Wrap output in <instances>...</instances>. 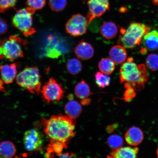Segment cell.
I'll return each mask as SVG.
<instances>
[{
    "mask_svg": "<svg viewBox=\"0 0 158 158\" xmlns=\"http://www.w3.org/2000/svg\"><path fill=\"white\" fill-rule=\"evenodd\" d=\"M44 132L50 143H60L68 147L75 135L74 119L68 115L58 114L41 119Z\"/></svg>",
    "mask_w": 158,
    "mask_h": 158,
    "instance_id": "1",
    "label": "cell"
},
{
    "mask_svg": "<svg viewBox=\"0 0 158 158\" xmlns=\"http://www.w3.org/2000/svg\"><path fill=\"white\" fill-rule=\"evenodd\" d=\"M133 60L132 57H130L121 65L120 70V83H125L126 88L131 87L136 91H139L145 87L149 78L148 74L145 65H137Z\"/></svg>",
    "mask_w": 158,
    "mask_h": 158,
    "instance_id": "2",
    "label": "cell"
},
{
    "mask_svg": "<svg viewBox=\"0 0 158 158\" xmlns=\"http://www.w3.org/2000/svg\"><path fill=\"white\" fill-rule=\"evenodd\" d=\"M150 31L147 25L132 22L127 29H120L118 44L125 48L133 49L140 45L143 37Z\"/></svg>",
    "mask_w": 158,
    "mask_h": 158,
    "instance_id": "3",
    "label": "cell"
},
{
    "mask_svg": "<svg viewBox=\"0 0 158 158\" xmlns=\"http://www.w3.org/2000/svg\"><path fill=\"white\" fill-rule=\"evenodd\" d=\"M40 76L37 67H27L17 75L16 82L19 86L32 94H39L41 90Z\"/></svg>",
    "mask_w": 158,
    "mask_h": 158,
    "instance_id": "4",
    "label": "cell"
},
{
    "mask_svg": "<svg viewBox=\"0 0 158 158\" xmlns=\"http://www.w3.org/2000/svg\"><path fill=\"white\" fill-rule=\"evenodd\" d=\"M17 35H12L9 38L0 39V59L13 61L23 56L22 46L26 44Z\"/></svg>",
    "mask_w": 158,
    "mask_h": 158,
    "instance_id": "5",
    "label": "cell"
},
{
    "mask_svg": "<svg viewBox=\"0 0 158 158\" xmlns=\"http://www.w3.org/2000/svg\"><path fill=\"white\" fill-rule=\"evenodd\" d=\"M35 11L30 7L24 8L19 10L13 18L14 26L25 36L32 35L36 31L33 27V15Z\"/></svg>",
    "mask_w": 158,
    "mask_h": 158,
    "instance_id": "6",
    "label": "cell"
},
{
    "mask_svg": "<svg viewBox=\"0 0 158 158\" xmlns=\"http://www.w3.org/2000/svg\"><path fill=\"white\" fill-rule=\"evenodd\" d=\"M64 92L62 85L53 78L49 79L41 90L43 98L48 103L62 100Z\"/></svg>",
    "mask_w": 158,
    "mask_h": 158,
    "instance_id": "7",
    "label": "cell"
},
{
    "mask_svg": "<svg viewBox=\"0 0 158 158\" xmlns=\"http://www.w3.org/2000/svg\"><path fill=\"white\" fill-rule=\"evenodd\" d=\"M88 23L86 18L80 14L73 15L67 22L65 28L66 32L74 37L84 35L86 32Z\"/></svg>",
    "mask_w": 158,
    "mask_h": 158,
    "instance_id": "8",
    "label": "cell"
},
{
    "mask_svg": "<svg viewBox=\"0 0 158 158\" xmlns=\"http://www.w3.org/2000/svg\"><path fill=\"white\" fill-rule=\"evenodd\" d=\"M88 6L89 11L86 16L88 24L93 20L101 16L106 12L109 10V0H85Z\"/></svg>",
    "mask_w": 158,
    "mask_h": 158,
    "instance_id": "9",
    "label": "cell"
},
{
    "mask_svg": "<svg viewBox=\"0 0 158 158\" xmlns=\"http://www.w3.org/2000/svg\"><path fill=\"white\" fill-rule=\"evenodd\" d=\"M43 142L42 135L36 129L27 130L23 135V144L26 149L29 152L39 151L42 147Z\"/></svg>",
    "mask_w": 158,
    "mask_h": 158,
    "instance_id": "10",
    "label": "cell"
},
{
    "mask_svg": "<svg viewBox=\"0 0 158 158\" xmlns=\"http://www.w3.org/2000/svg\"><path fill=\"white\" fill-rule=\"evenodd\" d=\"M58 41L52 35L48 36L44 49V55L49 58H58L62 55L63 50Z\"/></svg>",
    "mask_w": 158,
    "mask_h": 158,
    "instance_id": "11",
    "label": "cell"
},
{
    "mask_svg": "<svg viewBox=\"0 0 158 158\" xmlns=\"http://www.w3.org/2000/svg\"><path fill=\"white\" fill-rule=\"evenodd\" d=\"M74 52L78 58L88 60L94 56V49L89 43L81 40L75 47Z\"/></svg>",
    "mask_w": 158,
    "mask_h": 158,
    "instance_id": "12",
    "label": "cell"
},
{
    "mask_svg": "<svg viewBox=\"0 0 158 158\" xmlns=\"http://www.w3.org/2000/svg\"><path fill=\"white\" fill-rule=\"evenodd\" d=\"M143 131L140 128L136 127H132L129 128L125 135L126 143L133 146L139 145L143 141Z\"/></svg>",
    "mask_w": 158,
    "mask_h": 158,
    "instance_id": "13",
    "label": "cell"
},
{
    "mask_svg": "<svg viewBox=\"0 0 158 158\" xmlns=\"http://www.w3.org/2000/svg\"><path fill=\"white\" fill-rule=\"evenodd\" d=\"M17 64L15 63L0 66L2 80L5 84H11L14 81L17 73Z\"/></svg>",
    "mask_w": 158,
    "mask_h": 158,
    "instance_id": "14",
    "label": "cell"
},
{
    "mask_svg": "<svg viewBox=\"0 0 158 158\" xmlns=\"http://www.w3.org/2000/svg\"><path fill=\"white\" fill-rule=\"evenodd\" d=\"M139 152L137 147H120L113 150L108 157L114 158H135Z\"/></svg>",
    "mask_w": 158,
    "mask_h": 158,
    "instance_id": "15",
    "label": "cell"
},
{
    "mask_svg": "<svg viewBox=\"0 0 158 158\" xmlns=\"http://www.w3.org/2000/svg\"><path fill=\"white\" fill-rule=\"evenodd\" d=\"M109 55L115 64H121L126 60L127 52L125 48L121 45H114L110 48L109 51Z\"/></svg>",
    "mask_w": 158,
    "mask_h": 158,
    "instance_id": "16",
    "label": "cell"
},
{
    "mask_svg": "<svg viewBox=\"0 0 158 158\" xmlns=\"http://www.w3.org/2000/svg\"><path fill=\"white\" fill-rule=\"evenodd\" d=\"M117 25L112 21L105 22L100 28L101 34L105 39L110 40L114 38L118 33Z\"/></svg>",
    "mask_w": 158,
    "mask_h": 158,
    "instance_id": "17",
    "label": "cell"
},
{
    "mask_svg": "<svg viewBox=\"0 0 158 158\" xmlns=\"http://www.w3.org/2000/svg\"><path fill=\"white\" fill-rule=\"evenodd\" d=\"M145 48L149 51L156 50L158 48V31L154 30L148 32L143 39Z\"/></svg>",
    "mask_w": 158,
    "mask_h": 158,
    "instance_id": "18",
    "label": "cell"
},
{
    "mask_svg": "<svg viewBox=\"0 0 158 158\" xmlns=\"http://www.w3.org/2000/svg\"><path fill=\"white\" fill-rule=\"evenodd\" d=\"M65 113L69 117L75 119L79 117L82 112V107L78 102L70 101L64 107Z\"/></svg>",
    "mask_w": 158,
    "mask_h": 158,
    "instance_id": "19",
    "label": "cell"
},
{
    "mask_svg": "<svg viewBox=\"0 0 158 158\" xmlns=\"http://www.w3.org/2000/svg\"><path fill=\"white\" fill-rule=\"evenodd\" d=\"M16 152L15 144L12 142L6 141L0 143V156L4 158H11Z\"/></svg>",
    "mask_w": 158,
    "mask_h": 158,
    "instance_id": "20",
    "label": "cell"
},
{
    "mask_svg": "<svg viewBox=\"0 0 158 158\" xmlns=\"http://www.w3.org/2000/svg\"><path fill=\"white\" fill-rule=\"evenodd\" d=\"M74 92L77 97L81 100L87 98L91 94L89 86L84 80L77 84Z\"/></svg>",
    "mask_w": 158,
    "mask_h": 158,
    "instance_id": "21",
    "label": "cell"
},
{
    "mask_svg": "<svg viewBox=\"0 0 158 158\" xmlns=\"http://www.w3.org/2000/svg\"><path fill=\"white\" fill-rule=\"evenodd\" d=\"M98 68L101 72L108 75L114 72L115 68V65L112 59L103 58L99 63Z\"/></svg>",
    "mask_w": 158,
    "mask_h": 158,
    "instance_id": "22",
    "label": "cell"
},
{
    "mask_svg": "<svg viewBox=\"0 0 158 158\" xmlns=\"http://www.w3.org/2000/svg\"><path fill=\"white\" fill-rule=\"evenodd\" d=\"M66 68L68 72L71 74L75 75L81 71L82 66L81 63L76 58L70 59L67 63Z\"/></svg>",
    "mask_w": 158,
    "mask_h": 158,
    "instance_id": "23",
    "label": "cell"
},
{
    "mask_svg": "<svg viewBox=\"0 0 158 158\" xmlns=\"http://www.w3.org/2000/svg\"><path fill=\"white\" fill-rule=\"evenodd\" d=\"M95 78L97 85L101 88H105L110 83V77L102 72H97L95 75Z\"/></svg>",
    "mask_w": 158,
    "mask_h": 158,
    "instance_id": "24",
    "label": "cell"
},
{
    "mask_svg": "<svg viewBox=\"0 0 158 158\" xmlns=\"http://www.w3.org/2000/svg\"><path fill=\"white\" fill-rule=\"evenodd\" d=\"M107 143L109 146L114 150L122 147L123 144V139L121 136L114 134L108 138Z\"/></svg>",
    "mask_w": 158,
    "mask_h": 158,
    "instance_id": "25",
    "label": "cell"
},
{
    "mask_svg": "<svg viewBox=\"0 0 158 158\" xmlns=\"http://www.w3.org/2000/svg\"><path fill=\"white\" fill-rule=\"evenodd\" d=\"M146 64L148 68L152 71L158 70V55L155 54H149L146 60Z\"/></svg>",
    "mask_w": 158,
    "mask_h": 158,
    "instance_id": "26",
    "label": "cell"
},
{
    "mask_svg": "<svg viewBox=\"0 0 158 158\" xmlns=\"http://www.w3.org/2000/svg\"><path fill=\"white\" fill-rule=\"evenodd\" d=\"M49 5L53 11H60L66 7L67 1V0H49Z\"/></svg>",
    "mask_w": 158,
    "mask_h": 158,
    "instance_id": "27",
    "label": "cell"
},
{
    "mask_svg": "<svg viewBox=\"0 0 158 158\" xmlns=\"http://www.w3.org/2000/svg\"><path fill=\"white\" fill-rule=\"evenodd\" d=\"M26 3L29 7L37 10L44 7L46 0H27Z\"/></svg>",
    "mask_w": 158,
    "mask_h": 158,
    "instance_id": "28",
    "label": "cell"
},
{
    "mask_svg": "<svg viewBox=\"0 0 158 158\" xmlns=\"http://www.w3.org/2000/svg\"><path fill=\"white\" fill-rule=\"evenodd\" d=\"M17 0H0V14L13 7Z\"/></svg>",
    "mask_w": 158,
    "mask_h": 158,
    "instance_id": "29",
    "label": "cell"
},
{
    "mask_svg": "<svg viewBox=\"0 0 158 158\" xmlns=\"http://www.w3.org/2000/svg\"><path fill=\"white\" fill-rule=\"evenodd\" d=\"M9 26L5 19L0 17V35L5 34L8 30Z\"/></svg>",
    "mask_w": 158,
    "mask_h": 158,
    "instance_id": "30",
    "label": "cell"
},
{
    "mask_svg": "<svg viewBox=\"0 0 158 158\" xmlns=\"http://www.w3.org/2000/svg\"><path fill=\"white\" fill-rule=\"evenodd\" d=\"M127 89L124 94V98L126 100L133 98L135 96V90L131 87L126 88Z\"/></svg>",
    "mask_w": 158,
    "mask_h": 158,
    "instance_id": "31",
    "label": "cell"
},
{
    "mask_svg": "<svg viewBox=\"0 0 158 158\" xmlns=\"http://www.w3.org/2000/svg\"><path fill=\"white\" fill-rule=\"evenodd\" d=\"M75 154L72 152L66 153H61L59 154L56 157L60 158H70L74 157Z\"/></svg>",
    "mask_w": 158,
    "mask_h": 158,
    "instance_id": "32",
    "label": "cell"
},
{
    "mask_svg": "<svg viewBox=\"0 0 158 158\" xmlns=\"http://www.w3.org/2000/svg\"><path fill=\"white\" fill-rule=\"evenodd\" d=\"M3 83L4 82L3 81L0 79V91L6 93L5 88L4 86Z\"/></svg>",
    "mask_w": 158,
    "mask_h": 158,
    "instance_id": "33",
    "label": "cell"
},
{
    "mask_svg": "<svg viewBox=\"0 0 158 158\" xmlns=\"http://www.w3.org/2000/svg\"><path fill=\"white\" fill-rule=\"evenodd\" d=\"M90 102V100L89 98H86L82 100V104L84 105H88Z\"/></svg>",
    "mask_w": 158,
    "mask_h": 158,
    "instance_id": "34",
    "label": "cell"
},
{
    "mask_svg": "<svg viewBox=\"0 0 158 158\" xmlns=\"http://www.w3.org/2000/svg\"><path fill=\"white\" fill-rule=\"evenodd\" d=\"M147 49L144 47V48L141 49V53L142 54L145 55L147 53Z\"/></svg>",
    "mask_w": 158,
    "mask_h": 158,
    "instance_id": "35",
    "label": "cell"
},
{
    "mask_svg": "<svg viewBox=\"0 0 158 158\" xmlns=\"http://www.w3.org/2000/svg\"><path fill=\"white\" fill-rule=\"evenodd\" d=\"M126 11V7H122L120 9V12L124 13Z\"/></svg>",
    "mask_w": 158,
    "mask_h": 158,
    "instance_id": "36",
    "label": "cell"
},
{
    "mask_svg": "<svg viewBox=\"0 0 158 158\" xmlns=\"http://www.w3.org/2000/svg\"><path fill=\"white\" fill-rule=\"evenodd\" d=\"M152 2L154 5H158V0H152Z\"/></svg>",
    "mask_w": 158,
    "mask_h": 158,
    "instance_id": "37",
    "label": "cell"
},
{
    "mask_svg": "<svg viewBox=\"0 0 158 158\" xmlns=\"http://www.w3.org/2000/svg\"><path fill=\"white\" fill-rule=\"evenodd\" d=\"M157 157H158V147L157 151Z\"/></svg>",
    "mask_w": 158,
    "mask_h": 158,
    "instance_id": "38",
    "label": "cell"
}]
</instances>
